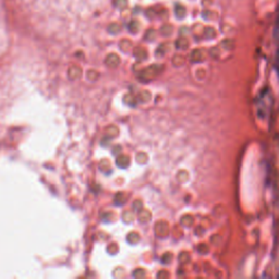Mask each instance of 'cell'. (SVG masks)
<instances>
[{
  "label": "cell",
  "mask_w": 279,
  "mask_h": 279,
  "mask_svg": "<svg viewBox=\"0 0 279 279\" xmlns=\"http://www.w3.org/2000/svg\"><path fill=\"white\" fill-rule=\"evenodd\" d=\"M277 68H278V72H279V51H278V56H277Z\"/></svg>",
  "instance_id": "6da1fadb"
}]
</instances>
